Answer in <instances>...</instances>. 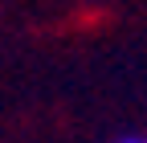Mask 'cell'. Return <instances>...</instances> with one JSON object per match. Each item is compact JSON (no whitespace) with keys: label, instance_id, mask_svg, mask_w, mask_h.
I'll return each instance as SVG.
<instances>
[{"label":"cell","instance_id":"obj_1","mask_svg":"<svg viewBox=\"0 0 147 143\" xmlns=\"http://www.w3.org/2000/svg\"><path fill=\"white\" fill-rule=\"evenodd\" d=\"M119 143H147L143 135H127V139H119Z\"/></svg>","mask_w":147,"mask_h":143}]
</instances>
